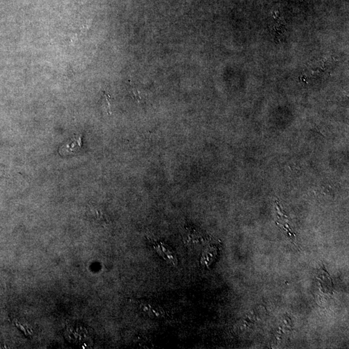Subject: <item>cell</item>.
Here are the masks:
<instances>
[{
	"label": "cell",
	"instance_id": "6da1fadb",
	"mask_svg": "<svg viewBox=\"0 0 349 349\" xmlns=\"http://www.w3.org/2000/svg\"><path fill=\"white\" fill-rule=\"evenodd\" d=\"M154 250L160 256H161L168 263L172 266H176L178 264L177 257L173 249L162 243H157L154 244Z\"/></svg>",
	"mask_w": 349,
	"mask_h": 349
},
{
	"label": "cell",
	"instance_id": "7a4b0ae2",
	"mask_svg": "<svg viewBox=\"0 0 349 349\" xmlns=\"http://www.w3.org/2000/svg\"><path fill=\"white\" fill-rule=\"evenodd\" d=\"M274 19L273 27L272 30L276 40L281 42L284 38L286 33V23L283 17H281L278 11H274L272 13Z\"/></svg>",
	"mask_w": 349,
	"mask_h": 349
},
{
	"label": "cell",
	"instance_id": "3957f363",
	"mask_svg": "<svg viewBox=\"0 0 349 349\" xmlns=\"http://www.w3.org/2000/svg\"><path fill=\"white\" fill-rule=\"evenodd\" d=\"M140 309L145 314L153 318H161L165 315V312L160 306L151 302H141Z\"/></svg>",
	"mask_w": 349,
	"mask_h": 349
},
{
	"label": "cell",
	"instance_id": "277c9868",
	"mask_svg": "<svg viewBox=\"0 0 349 349\" xmlns=\"http://www.w3.org/2000/svg\"><path fill=\"white\" fill-rule=\"evenodd\" d=\"M82 146V135H75L68 142L63 145L59 150L61 156H68L80 150Z\"/></svg>",
	"mask_w": 349,
	"mask_h": 349
}]
</instances>
